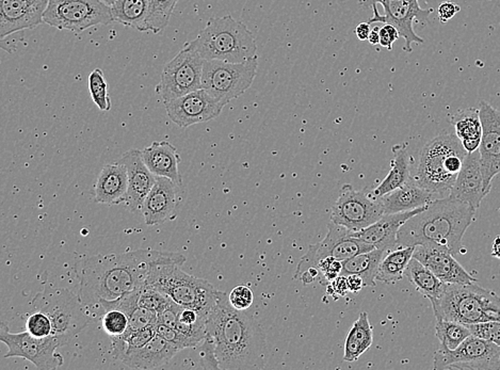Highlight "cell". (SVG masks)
I'll return each mask as SVG.
<instances>
[{
	"label": "cell",
	"mask_w": 500,
	"mask_h": 370,
	"mask_svg": "<svg viewBox=\"0 0 500 370\" xmlns=\"http://www.w3.org/2000/svg\"><path fill=\"white\" fill-rule=\"evenodd\" d=\"M185 262L184 255L158 251L151 263L145 285L160 290L177 305L196 309L207 318L217 305L221 291L204 278L183 271Z\"/></svg>",
	"instance_id": "cell-4"
},
{
	"label": "cell",
	"mask_w": 500,
	"mask_h": 370,
	"mask_svg": "<svg viewBox=\"0 0 500 370\" xmlns=\"http://www.w3.org/2000/svg\"><path fill=\"white\" fill-rule=\"evenodd\" d=\"M380 5L384 9V15L379 11L373 12V17L369 19V24L373 23H384L390 24L398 29L400 37L406 41L404 50L406 52H413L412 44H424L425 41L416 34L413 29V21H427L433 9H421L418 0H380Z\"/></svg>",
	"instance_id": "cell-16"
},
{
	"label": "cell",
	"mask_w": 500,
	"mask_h": 370,
	"mask_svg": "<svg viewBox=\"0 0 500 370\" xmlns=\"http://www.w3.org/2000/svg\"><path fill=\"white\" fill-rule=\"evenodd\" d=\"M433 368L435 370L500 369V347L472 334L457 349H444L439 347L433 358Z\"/></svg>",
	"instance_id": "cell-13"
},
{
	"label": "cell",
	"mask_w": 500,
	"mask_h": 370,
	"mask_svg": "<svg viewBox=\"0 0 500 370\" xmlns=\"http://www.w3.org/2000/svg\"><path fill=\"white\" fill-rule=\"evenodd\" d=\"M476 209L458 198H437L399 229L397 247H435L457 255Z\"/></svg>",
	"instance_id": "cell-3"
},
{
	"label": "cell",
	"mask_w": 500,
	"mask_h": 370,
	"mask_svg": "<svg viewBox=\"0 0 500 370\" xmlns=\"http://www.w3.org/2000/svg\"><path fill=\"white\" fill-rule=\"evenodd\" d=\"M373 249H375V245L351 236V232L347 227L331 221L328 224V234L324 240L309 245L306 254L301 257L293 278L298 280L307 269L317 268L318 263L326 257H333L344 263L352 257L369 252Z\"/></svg>",
	"instance_id": "cell-14"
},
{
	"label": "cell",
	"mask_w": 500,
	"mask_h": 370,
	"mask_svg": "<svg viewBox=\"0 0 500 370\" xmlns=\"http://www.w3.org/2000/svg\"><path fill=\"white\" fill-rule=\"evenodd\" d=\"M103 329L110 338L122 336L127 331L129 317L125 311L111 309L105 311L102 316Z\"/></svg>",
	"instance_id": "cell-38"
},
{
	"label": "cell",
	"mask_w": 500,
	"mask_h": 370,
	"mask_svg": "<svg viewBox=\"0 0 500 370\" xmlns=\"http://www.w3.org/2000/svg\"><path fill=\"white\" fill-rule=\"evenodd\" d=\"M380 45L386 50H392L394 43L400 38V33L396 27L390 24H385L380 28Z\"/></svg>",
	"instance_id": "cell-48"
},
{
	"label": "cell",
	"mask_w": 500,
	"mask_h": 370,
	"mask_svg": "<svg viewBox=\"0 0 500 370\" xmlns=\"http://www.w3.org/2000/svg\"><path fill=\"white\" fill-rule=\"evenodd\" d=\"M171 298L156 288L144 284L140 294L139 305L158 314L171 302Z\"/></svg>",
	"instance_id": "cell-39"
},
{
	"label": "cell",
	"mask_w": 500,
	"mask_h": 370,
	"mask_svg": "<svg viewBox=\"0 0 500 370\" xmlns=\"http://www.w3.org/2000/svg\"><path fill=\"white\" fill-rule=\"evenodd\" d=\"M373 340V327L369 322L368 314L362 311L346 338L344 361L348 363L357 361L360 356L371 348Z\"/></svg>",
	"instance_id": "cell-33"
},
{
	"label": "cell",
	"mask_w": 500,
	"mask_h": 370,
	"mask_svg": "<svg viewBox=\"0 0 500 370\" xmlns=\"http://www.w3.org/2000/svg\"><path fill=\"white\" fill-rule=\"evenodd\" d=\"M177 187L180 186L168 177L157 176L156 183L142 205L141 212L147 225H157L171 217L180 201Z\"/></svg>",
	"instance_id": "cell-24"
},
{
	"label": "cell",
	"mask_w": 500,
	"mask_h": 370,
	"mask_svg": "<svg viewBox=\"0 0 500 370\" xmlns=\"http://www.w3.org/2000/svg\"><path fill=\"white\" fill-rule=\"evenodd\" d=\"M182 309L183 307L171 300L170 303L163 311L157 314V323H161V325L170 327V328H175L177 321L180 318Z\"/></svg>",
	"instance_id": "cell-46"
},
{
	"label": "cell",
	"mask_w": 500,
	"mask_h": 370,
	"mask_svg": "<svg viewBox=\"0 0 500 370\" xmlns=\"http://www.w3.org/2000/svg\"><path fill=\"white\" fill-rule=\"evenodd\" d=\"M437 336L441 342V348L455 350L472 335L468 326L449 320H437Z\"/></svg>",
	"instance_id": "cell-35"
},
{
	"label": "cell",
	"mask_w": 500,
	"mask_h": 370,
	"mask_svg": "<svg viewBox=\"0 0 500 370\" xmlns=\"http://www.w3.org/2000/svg\"><path fill=\"white\" fill-rule=\"evenodd\" d=\"M348 286H349V291L353 294H357L363 289L364 281L361 276L357 274H350L347 276Z\"/></svg>",
	"instance_id": "cell-50"
},
{
	"label": "cell",
	"mask_w": 500,
	"mask_h": 370,
	"mask_svg": "<svg viewBox=\"0 0 500 370\" xmlns=\"http://www.w3.org/2000/svg\"><path fill=\"white\" fill-rule=\"evenodd\" d=\"M178 0H149V31L159 33L169 25Z\"/></svg>",
	"instance_id": "cell-36"
},
{
	"label": "cell",
	"mask_w": 500,
	"mask_h": 370,
	"mask_svg": "<svg viewBox=\"0 0 500 370\" xmlns=\"http://www.w3.org/2000/svg\"><path fill=\"white\" fill-rule=\"evenodd\" d=\"M203 58L185 44L183 50L165 64L161 73L156 93L163 99V103L203 89Z\"/></svg>",
	"instance_id": "cell-11"
},
{
	"label": "cell",
	"mask_w": 500,
	"mask_h": 370,
	"mask_svg": "<svg viewBox=\"0 0 500 370\" xmlns=\"http://www.w3.org/2000/svg\"><path fill=\"white\" fill-rule=\"evenodd\" d=\"M258 68V57L241 63L204 60L202 87L225 108L252 85Z\"/></svg>",
	"instance_id": "cell-9"
},
{
	"label": "cell",
	"mask_w": 500,
	"mask_h": 370,
	"mask_svg": "<svg viewBox=\"0 0 500 370\" xmlns=\"http://www.w3.org/2000/svg\"><path fill=\"white\" fill-rule=\"evenodd\" d=\"M37 311L45 313L52 320L54 336L59 338L63 346L69 345L83 332L92 320L79 295L66 288H54L45 285L42 293L33 300Z\"/></svg>",
	"instance_id": "cell-8"
},
{
	"label": "cell",
	"mask_w": 500,
	"mask_h": 370,
	"mask_svg": "<svg viewBox=\"0 0 500 370\" xmlns=\"http://www.w3.org/2000/svg\"><path fill=\"white\" fill-rule=\"evenodd\" d=\"M455 255L445 249L417 245L413 257L429 268L445 284H468L476 282L462 265L455 260Z\"/></svg>",
	"instance_id": "cell-21"
},
{
	"label": "cell",
	"mask_w": 500,
	"mask_h": 370,
	"mask_svg": "<svg viewBox=\"0 0 500 370\" xmlns=\"http://www.w3.org/2000/svg\"><path fill=\"white\" fill-rule=\"evenodd\" d=\"M229 301L234 309L238 311H248L252 307L254 295L249 286L238 285L231 290L229 295Z\"/></svg>",
	"instance_id": "cell-44"
},
{
	"label": "cell",
	"mask_w": 500,
	"mask_h": 370,
	"mask_svg": "<svg viewBox=\"0 0 500 370\" xmlns=\"http://www.w3.org/2000/svg\"><path fill=\"white\" fill-rule=\"evenodd\" d=\"M116 23L138 31H149V0H116L110 6Z\"/></svg>",
	"instance_id": "cell-30"
},
{
	"label": "cell",
	"mask_w": 500,
	"mask_h": 370,
	"mask_svg": "<svg viewBox=\"0 0 500 370\" xmlns=\"http://www.w3.org/2000/svg\"><path fill=\"white\" fill-rule=\"evenodd\" d=\"M349 291L348 278L346 276H338L329 285H326V295L333 298L344 297Z\"/></svg>",
	"instance_id": "cell-47"
},
{
	"label": "cell",
	"mask_w": 500,
	"mask_h": 370,
	"mask_svg": "<svg viewBox=\"0 0 500 370\" xmlns=\"http://www.w3.org/2000/svg\"><path fill=\"white\" fill-rule=\"evenodd\" d=\"M43 21L75 33L114 23L110 6L103 0H50Z\"/></svg>",
	"instance_id": "cell-10"
},
{
	"label": "cell",
	"mask_w": 500,
	"mask_h": 370,
	"mask_svg": "<svg viewBox=\"0 0 500 370\" xmlns=\"http://www.w3.org/2000/svg\"><path fill=\"white\" fill-rule=\"evenodd\" d=\"M169 118L180 128L213 120L221 114L223 107L205 89L183 95L165 103Z\"/></svg>",
	"instance_id": "cell-17"
},
{
	"label": "cell",
	"mask_w": 500,
	"mask_h": 370,
	"mask_svg": "<svg viewBox=\"0 0 500 370\" xmlns=\"http://www.w3.org/2000/svg\"><path fill=\"white\" fill-rule=\"evenodd\" d=\"M468 329L477 338L495 342L500 347V320L468 325Z\"/></svg>",
	"instance_id": "cell-43"
},
{
	"label": "cell",
	"mask_w": 500,
	"mask_h": 370,
	"mask_svg": "<svg viewBox=\"0 0 500 370\" xmlns=\"http://www.w3.org/2000/svg\"><path fill=\"white\" fill-rule=\"evenodd\" d=\"M379 32H380V28L379 27H375V28L371 29V34H369L368 40L367 41L373 45L380 44V34H379Z\"/></svg>",
	"instance_id": "cell-52"
},
{
	"label": "cell",
	"mask_w": 500,
	"mask_h": 370,
	"mask_svg": "<svg viewBox=\"0 0 500 370\" xmlns=\"http://www.w3.org/2000/svg\"><path fill=\"white\" fill-rule=\"evenodd\" d=\"M482 138L479 154L483 171L484 188L490 192L494 177L500 173V112L492 105L479 103Z\"/></svg>",
	"instance_id": "cell-18"
},
{
	"label": "cell",
	"mask_w": 500,
	"mask_h": 370,
	"mask_svg": "<svg viewBox=\"0 0 500 370\" xmlns=\"http://www.w3.org/2000/svg\"><path fill=\"white\" fill-rule=\"evenodd\" d=\"M89 91L93 103L98 107L99 110H110L111 99L109 97L108 83L102 70L95 69L91 72L89 76Z\"/></svg>",
	"instance_id": "cell-37"
},
{
	"label": "cell",
	"mask_w": 500,
	"mask_h": 370,
	"mask_svg": "<svg viewBox=\"0 0 500 370\" xmlns=\"http://www.w3.org/2000/svg\"><path fill=\"white\" fill-rule=\"evenodd\" d=\"M128 192V174L120 161L103 167L94 186V201L105 205L125 203Z\"/></svg>",
	"instance_id": "cell-26"
},
{
	"label": "cell",
	"mask_w": 500,
	"mask_h": 370,
	"mask_svg": "<svg viewBox=\"0 0 500 370\" xmlns=\"http://www.w3.org/2000/svg\"><path fill=\"white\" fill-rule=\"evenodd\" d=\"M156 323L157 313L139 305L137 309H134V311L130 314L129 325H128V329L125 333L142 330V329L147 328L151 325H156Z\"/></svg>",
	"instance_id": "cell-42"
},
{
	"label": "cell",
	"mask_w": 500,
	"mask_h": 370,
	"mask_svg": "<svg viewBox=\"0 0 500 370\" xmlns=\"http://www.w3.org/2000/svg\"><path fill=\"white\" fill-rule=\"evenodd\" d=\"M437 320L465 326L500 320V297L494 291L468 284H445L441 296L431 302Z\"/></svg>",
	"instance_id": "cell-7"
},
{
	"label": "cell",
	"mask_w": 500,
	"mask_h": 370,
	"mask_svg": "<svg viewBox=\"0 0 500 370\" xmlns=\"http://www.w3.org/2000/svg\"><path fill=\"white\" fill-rule=\"evenodd\" d=\"M404 270H406L404 267L387 260L384 256L380 267L377 269L375 280L381 283L386 284V285H392L404 278Z\"/></svg>",
	"instance_id": "cell-41"
},
{
	"label": "cell",
	"mask_w": 500,
	"mask_h": 370,
	"mask_svg": "<svg viewBox=\"0 0 500 370\" xmlns=\"http://www.w3.org/2000/svg\"><path fill=\"white\" fill-rule=\"evenodd\" d=\"M208 336L215 342L220 369L258 370L266 367L268 349L260 323L247 311L231 307L221 291L207 317Z\"/></svg>",
	"instance_id": "cell-1"
},
{
	"label": "cell",
	"mask_w": 500,
	"mask_h": 370,
	"mask_svg": "<svg viewBox=\"0 0 500 370\" xmlns=\"http://www.w3.org/2000/svg\"><path fill=\"white\" fill-rule=\"evenodd\" d=\"M118 161L123 163L127 170L128 192L126 206L130 212H141L144 200L156 183L157 176L144 163L142 152L139 150H129Z\"/></svg>",
	"instance_id": "cell-20"
},
{
	"label": "cell",
	"mask_w": 500,
	"mask_h": 370,
	"mask_svg": "<svg viewBox=\"0 0 500 370\" xmlns=\"http://www.w3.org/2000/svg\"><path fill=\"white\" fill-rule=\"evenodd\" d=\"M390 250L385 249H373L369 252L361 253L357 256L342 263V276L357 274L363 278L364 285L375 287L377 285V269L381 262Z\"/></svg>",
	"instance_id": "cell-32"
},
{
	"label": "cell",
	"mask_w": 500,
	"mask_h": 370,
	"mask_svg": "<svg viewBox=\"0 0 500 370\" xmlns=\"http://www.w3.org/2000/svg\"><path fill=\"white\" fill-rule=\"evenodd\" d=\"M178 352V347L156 334L145 346L124 354L120 361L136 369H157L168 365Z\"/></svg>",
	"instance_id": "cell-25"
},
{
	"label": "cell",
	"mask_w": 500,
	"mask_h": 370,
	"mask_svg": "<svg viewBox=\"0 0 500 370\" xmlns=\"http://www.w3.org/2000/svg\"><path fill=\"white\" fill-rule=\"evenodd\" d=\"M460 6L457 5V3H451V1H444L439 6V9H437L439 21L443 24H446L457 13L460 12Z\"/></svg>",
	"instance_id": "cell-49"
},
{
	"label": "cell",
	"mask_w": 500,
	"mask_h": 370,
	"mask_svg": "<svg viewBox=\"0 0 500 370\" xmlns=\"http://www.w3.org/2000/svg\"><path fill=\"white\" fill-rule=\"evenodd\" d=\"M0 340L7 345L5 358H21L31 362L40 370L57 369L63 365V356L57 349L63 342L54 335L50 338H34L28 331L11 333L5 325L0 329Z\"/></svg>",
	"instance_id": "cell-15"
},
{
	"label": "cell",
	"mask_w": 500,
	"mask_h": 370,
	"mask_svg": "<svg viewBox=\"0 0 500 370\" xmlns=\"http://www.w3.org/2000/svg\"><path fill=\"white\" fill-rule=\"evenodd\" d=\"M392 167L383 179L380 185L373 190V194L375 198H382L385 194H390L396 189L404 186L410 181V158H408V151L404 144H398L393 147Z\"/></svg>",
	"instance_id": "cell-31"
},
{
	"label": "cell",
	"mask_w": 500,
	"mask_h": 370,
	"mask_svg": "<svg viewBox=\"0 0 500 370\" xmlns=\"http://www.w3.org/2000/svg\"><path fill=\"white\" fill-rule=\"evenodd\" d=\"M103 1H104V3H106L107 5L111 6L112 5V3H114V1H116V0H103Z\"/></svg>",
	"instance_id": "cell-54"
},
{
	"label": "cell",
	"mask_w": 500,
	"mask_h": 370,
	"mask_svg": "<svg viewBox=\"0 0 500 370\" xmlns=\"http://www.w3.org/2000/svg\"><path fill=\"white\" fill-rule=\"evenodd\" d=\"M426 206L410 210V212L384 214L380 220H377L371 227L359 232H353V233L351 232V236L361 239L369 245H375V248L393 250V249L397 248V235H398L400 227L408 219L425 209Z\"/></svg>",
	"instance_id": "cell-23"
},
{
	"label": "cell",
	"mask_w": 500,
	"mask_h": 370,
	"mask_svg": "<svg viewBox=\"0 0 500 370\" xmlns=\"http://www.w3.org/2000/svg\"><path fill=\"white\" fill-rule=\"evenodd\" d=\"M186 44L204 60L241 63L258 57L252 31L231 15L211 17L198 37Z\"/></svg>",
	"instance_id": "cell-5"
},
{
	"label": "cell",
	"mask_w": 500,
	"mask_h": 370,
	"mask_svg": "<svg viewBox=\"0 0 500 370\" xmlns=\"http://www.w3.org/2000/svg\"><path fill=\"white\" fill-rule=\"evenodd\" d=\"M451 123L455 126V134L462 141L468 153L479 150L482 138V124L479 108H468L453 114Z\"/></svg>",
	"instance_id": "cell-29"
},
{
	"label": "cell",
	"mask_w": 500,
	"mask_h": 370,
	"mask_svg": "<svg viewBox=\"0 0 500 370\" xmlns=\"http://www.w3.org/2000/svg\"><path fill=\"white\" fill-rule=\"evenodd\" d=\"M371 24L368 21L367 23H361L359 26L355 29V34H357V39L360 41L368 40L369 34H371Z\"/></svg>",
	"instance_id": "cell-51"
},
{
	"label": "cell",
	"mask_w": 500,
	"mask_h": 370,
	"mask_svg": "<svg viewBox=\"0 0 500 370\" xmlns=\"http://www.w3.org/2000/svg\"><path fill=\"white\" fill-rule=\"evenodd\" d=\"M317 269L320 272L321 285H329L334 278H337L342 274V263L340 260L333 258V257H326L324 260H321L317 265Z\"/></svg>",
	"instance_id": "cell-45"
},
{
	"label": "cell",
	"mask_w": 500,
	"mask_h": 370,
	"mask_svg": "<svg viewBox=\"0 0 500 370\" xmlns=\"http://www.w3.org/2000/svg\"><path fill=\"white\" fill-rule=\"evenodd\" d=\"M26 330L34 338H50L54 334L52 320L45 313L41 311H34L27 318Z\"/></svg>",
	"instance_id": "cell-40"
},
{
	"label": "cell",
	"mask_w": 500,
	"mask_h": 370,
	"mask_svg": "<svg viewBox=\"0 0 500 370\" xmlns=\"http://www.w3.org/2000/svg\"><path fill=\"white\" fill-rule=\"evenodd\" d=\"M492 256L500 260V236L494 240L493 245H492Z\"/></svg>",
	"instance_id": "cell-53"
},
{
	"label": "cell",
	"mask_w": 500,
	"mask_h": 370,
	"mask_svg": "<svg viewBox=\"0 0 500 370\" xmlns=\"http://www.w3.org/2000/svg\"><path fill=\"white\" fill-rule=\"evenodd\" d=\"M157 253L142 249L122 254L95 255L85 260L79 295L93 319L102 318L101 302L112 301L143 287Z\"/></svg>",
	"instance_id": "cell-2"
},
{
	"label": "cell",
	"mask_w": 500,
	"mask_h": 370,
	"mask_svg": "<svg viewBox=\"0 0 500 370\" xmlns=\"http://www.w3.org/2000/svg\"><path fill=\"white\" fill-rule=\"evenodd\" d=\"M468 154L457 134H439L422 147L414 182L437 196H448Z\"/></svg>",
	"instance_id": "cell-6"
},
{
	"label": "cell",
	"mask_w": 500,
	"mask_h": 370,
	"mask_svg": "<svg viewBox=\"0 0 500 370\" xmlns=\"http://www.w3.org/2000/svg\"><path fill=\"white\" fill-rule=\"evenodd\" d=\"M384 214L380 198H375L373 192H357L352 185L346 184L333 205L331 221L353 233L371 227Z\"/></svg>",
	"instance_id": "cell-12"
},
{
	"label": "cell",
	"mask_w": 500,
	"mask_h": 370,
	"mask_svg": "<svg viewBox=\"0 0 500 370\" xmlns=\"http://www.w3.org/2000/svg\"><path fill=\"white\" fill-rule=\"evenodd\" d=\"M449 196L470 204L476 210L480 207V204L488 196V192L484 188L483 171H482L479 150L468 153L465 157L462 169Z\"/></svg>",
	"instance_id": "cell-22"
},
{
	"label": "cell",
	"mask_w": 500,
	"mask_h": 370,
	"mask_svg": "<svg viewBox=\"0 0 500 370\" xmlns=\"http://www.w3.org/2000/svg\"><path fill=\"white\" fill-rule=\"evenodd\" d=\"M404 278L415 286L418 293L425 296L430 301H435L441 296L445 283L439 280L429 268L416 258H412L404 270Z\"/></svg>",
	"instance_id": "cell-34"
},
{
	"label": "cell",
	"mask_w": 500,
	"mask_h": 370,
	"mask_svg": "<svg viewBox=\"0 0 500 370\" xmlns=\"http://www.w3.org/2000/svg\"><path fill=\"white\" fill-rule=\"evenodd\" d=\"M50 0H0V38L44 23Z\"/></svg>",
	"instance_id": "cell-19"
},
{
	"label": "cell",
	"mask_w": 500,
	"mask_h": 370,
	"mask_svg": "<svg viewBox=\"0 0 500 370\" xmlns=\"http://www.w3.org/2000/svg\"><path fill=\"white\" fill-rule=\"evenodd\" d=\"M142 152V158L155 176L168 177L180 186L182 175L178 170L180 157L174 145L168 141H155Z\"/></svg>",
	"instance_id": "cell-27"
},
{
	"label": "cell",
	"mask_w": 500,
	"mask_h": 370,
	"mask_svg": "<svg viewBox=\"0 0 500 370\" xmlns=\"http://www.w3.org/2000/svg\"><path fill=\"white\" fill-rule=\"evenodd\" d=\"M379 198L385 214H397L424 207L437 198V196L418 186L414 181H410L404 186Z\"/></svg>",
	"instance_id": "cell-28"
}]
</instances>
